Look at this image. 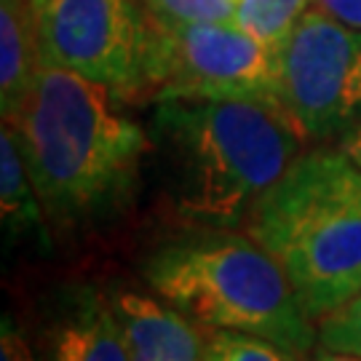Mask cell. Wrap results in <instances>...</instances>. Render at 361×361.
I'll return each instance as SVG.
<instances>
[{"label":"cell","mask_w":361,"mask_h":361,"mask_svg":"<svg viewBox=\"0 0 361 361\" xmlns=\"http://www.w3.org/2000/svg\"><path fill=\"white\" fill-rule=\"evenodd\" d=\"M8 126L51 225L94 228L131 204L150 137L107 86L40 65L22 113Z\"/></svg>","instance_id":"obj_1"},{"label":"cell","mask_w":361,"mask_h":361,"mask_svg":"<svg viewBox=\"0 0 361 361\" xmlns=\"http://www.w3.org/2000/svg\"><path fill=\"white\" fill-rule=\"evenodd\" d=\"M150 140L166 161L177 214L207 231H231L295 164L302 134L276 104L158 99Z\"/></svg>","instance_id":"obj_2"},{"label":"cell","mask_w":361,"mask_h":361,"mask_svg":"<svg viewBox=\"0 0 361 361\" xmlns=\"http://www.w3.org/2000/svg\"><path fill=\"white\" fill-rule=\"evenodd\" d=\"M246 222L313 322L361 292V169L340 147L297 155Z\"/></svg>","instance_id":"obj_3"},{"label":"cell","mask_w":361,"mask_h":361,"mask_svg":"<svg viewBox=\"0 0 361 361\" xmlns=\"http://www.w3.org/2000/svg\"><path fill=\"white\" fill-rule=\"evenodd\" d=\"M145 279L161 300L209 329L268 340L289 356H305L316 329L281 262L252 235L182 238L145 262Z\"/></svg>","instance_id":"obj_4"},{"label":"cell","mask_w":361,"mask_h":361,"mask_svg":"<svg viewBox=\"0 0 361 361\" xmlns=\"http://www.w3.org/2000/svg\"><path fill=\"white\" fill-rule=\"evenodd\" d=\"M142 91L155 102L249 99L281 107L276 49L235 22L161 25L145 13Z\"/></svg>","instance_id":"obj_5"},{"label":"cell","mask_w":361,"mask_h":361,"mask_svg":"<svg viewBox=\"0 0 361 361\" xmlns=\"http://www.w3.org/2000/svg\"><path fill=\"white\" fill-rule=\"evenodd\" d=\"M276 59L279 99L302 137H343L361 121V30L310 6Z\"/></svg>","instance_id":"obj_6"},{"label":"cell","mask_w":361,"mask_h":361,"mask_svg":"<svg viewBox=\"0 0 361 361\" xmlns=\"http://www.w3.org/2000/svg\"><path fill=\"white\" fill-rule=\"evenodd\" d=\"M40 62L102 83L116 97L142 91L145 13L134 0H30Z\"/></svg>","instance_id":"obj_7"},{"label":"cell","mask_w":361,"mask_h":361,"mask_svg":"<svg viewBox=\"0 0 361 361\" xmlns=\"http://www.w3.org/2000/svg\"><path fill=\"white\" fill-rule=\"evenodd\" d=\"M129 361H204L209 337L188 313L131 289H110Z\"/></svg>","instance_id":"obj_8"},{"label":"cell","mask_w":361,"mask_h":361,"mask_svg":"<svg viewBox=\"0 0 361 361\" xmlns=\"http://www.w3.org/2000/svg\"><path fill=\"white\" fill-rule=\"evenodd\" d=\"M49 361H129L123 332L107 295L78 289L46 332Z\"/></svg>","instance_id":"obj_9"},{"label":"cell","mask_w":361,"mask_h":361,"mask_svg":"<svg viewBox=\"0 0 361 361\" xmlns=\"http://www.w3.org/2000/svg\"><path fill=\"white\" fill-rule=\"evenodd\" d=\"M38 32L30 0L0 3V107L3 123H13L40 70Z\"/></svg>","instance_id":"obj_10"},{"label":"cell","mask_w":361,"mask_h":361,"mask_svg":"<svg viewBox=\"0 0 361 361\" xmlns=\"http://www.w3.org/2000/svg\"><path fill=\"white\" fill-rule=\"evenodd\" d=\"M0 209L8 238H19L22 233H38L40 238H46L49 219L27 171L19 140L8 123H3L0 131Z\"/></svg>","instance_id":"obj_11"},{"label":"cell","mask_w":361,"mask_h":361,"mask_svg":"<svg viewBox=\"0 0 361 361\" xmlns=\"http://www.w3.org/2000/svg\"><path fill=\"white\" fill-rule=\"evenodd\" d=\"M313 0H241L233 22L259 38L265 46L279 49L297 19L310 8Z\"/></svg>","instance_id":"obj_12"},{"label":"cell","mask_w":361,"mask_h":361,"mask_svg":"<svg viewBox=\"0 0 361 361\" xmlns=\"http://www.w3.org/2000/svg\"><path fill=\"white\" fill-rule=\"evenodd\" d=\"M145 13L161 25H204L233 22V0H145Z\"/></svg>","instance_id":"obj_13"},{"label":"cell","mask_w":361,"mask_h":361,"mask_svg":"<svg viewBox=\"0 0 361 361\" xmlns=\"http://www.w3.org/2000/svg\"><path fill=\"white\" fill-rule=\"evenodd\" d=\"M204 361H292V356L262 337L233 329H214Z\"/></svg>","instance_id":"obj_14"},{"label":"cell","mask_w":361,"mask_h":361,"mask_svg":"<svg viewBox=\"0 0 361 361\" xmlns=\"http://www.w3.org/2000/svg\"><path fill=\"white\" fill-rule=\"evenodd\" d=\"M319 343L326 350L361 356V292L319 322Z\"/></svg>","instance_id":"obj_15"},{"label":"cell","mask_w":361,"mask_h":361,"mask_svg":"<svg viewBox=\"0 0 361 361\" xmlns=\"http://www.w3.org/2000/svg\"><path fill=\"white\" fill-rule=\"evenodd\" d=\"M0 361H49L46 353H40L32 340L25 335V329L13 322L11 316H3L0 329Z\"/></svg>","instance_id":"obj_16"},{"label":"cell","mask_w":361,"mask_h":361,"mask_svg":"<svg viewBox=\"0 0 361 361\" xmlns=\"http://www.w3.org/2000/svg\"><path fill=\"white\" fill-rule=\"evenodd\" d=\"M310 6L322 8L324 13H329L343 25L361 30V0H313Z\"/></svg>","instance_id":"obj_17"},{"label":"cell","mask_w":361,"mask_h":361,"mask_svg":"<svg viewBox=\"0 0 361 361\" xmlns=\"http://www.w3.org/2000/svg\"><path fill=\"white\" fill-rule=\"evenodd\" d=\"M340 150L361 169V121L353 126V129H348L343 137H340Z\"/></svg>","instance_id":"obj_18"},{"label":"cell","mask_w":361,"mask_h":361,"mask_svg":"<svg viewBox=\"0 0 361 361\" xmlns=\"http://www.w3.org/2000/svg\"><path fill=\"white\" fill-rule=\"evenodd\" d=\"M316 361H361V356H353V353H343V350H326L322 353Z\"/></svg>","instance_id":"obj_19"}]
</instances>
